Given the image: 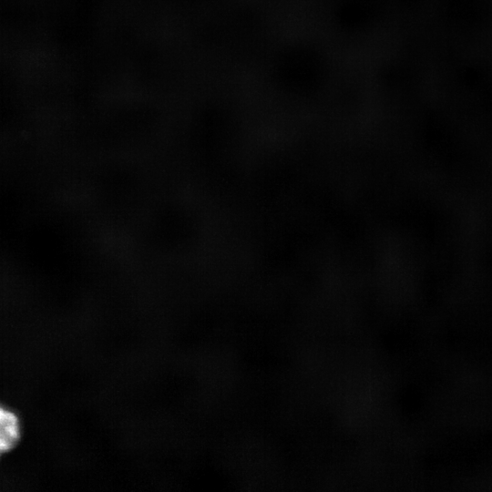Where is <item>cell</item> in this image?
Returning <instances> with one entry per match:
<instances>
[{
	"mask_svg": "<svg viewBox=\"0 0 492 492\" xmlns=\"http://www.w3.org/2000/svg\"><path fill=\"white\" fill-rule=\"evenodd\" d=\"M19 438L20 425L17 415L0 405V453H6L15 447Z\"/></svg>",
	"mask_w": 492,
	"mask_h": 492,
	"instance_id": "cell-1",
	"label": "cell"
},
{
	"mask_svg": "<svg viewBox=\"0 0 492 492\" xmlns=\"http://www.w3.org/2000/svg\"><path fill=\"white\" fill-rule=\"evenodd\" d=\"M1 455H2V454L0 453V456H1Z\"/></svg>",
	"mask_w": 492,
	"mask_h": 492,
	"instance_id": "cell-2",
	"label": "cell"
}]
</instances>
